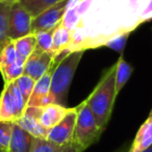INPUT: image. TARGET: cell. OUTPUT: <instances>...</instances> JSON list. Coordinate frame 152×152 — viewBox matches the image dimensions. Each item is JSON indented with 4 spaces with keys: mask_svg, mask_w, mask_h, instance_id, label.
Instances as JSON below:
<instances>
[{
    "mask_svg": "<svg viewBox=\"0 0 152 152\" xmlns=\"http://www.w3.org/2000/svg\"><path fill=\"white\" fill-rule=\"evenodd\" d=\"M7 1H16V0H0V2H7Z\"/></svg>",
    "mask_w": 152,
    "mask_h": 152,
    "instance_id": "30",
    "label": "cell"
},
{
    "mask_svg": "<svg viewBox=\"0 0 152 152\" xmlns=\"http://www.w3.org/2000/svg\"><path fill=\"white\" fill-rule=\"evenodd\" d=\"M15 123L34 137L46 140L48 130L45 129L39 122L38 107H26L24 115Z\"/></svg>",
    "mask_w": 152,
    "mask_h": 152,
    "instance_id": "12",
    "label": "cell"
},
{
    "mask_svg": "<svg viewBox=\"0 0 152 152\" xmlns=\"http://www.w3.org/2000/svg\"><path fill=\"white\" fill-rule=\"evenodd\" d=\"M52 42H53V54L57 51L68 48L70 42H71V31L64 27L61 24H58L53 29L52 34Z\"/></svg>",
    "mask_w": 152,
    "mask_h": 152,
    "instance_id": "19",
    "label": "cell"
},
{
    "mask_svg": "<svg viewBox=\"0 0 152 152\" xmlns=\"http://www.w3.org/2000/svg\"><path fill=\"white\" fill-rule=\"evenodd\" d=\"M68 0H61L53 7L41 13L39 16L32 18L31 30L32 34L37 31H45V30H53L61 20L66 13V5Z\"/></svg>",
    "mask_w": 152,
    "mask_h": 152,
    "instance_id": "8",
    "label": "cell"
},
{
    "mask_svg": "<svg viewBox=\"0 0 152 152\" xmlns=\"http://www.w3.org/2000/svg\"><path fill=\"white\" fill-rule=\"evenodd\" d=\"M32 16L16 0L11 7L9 17L7 36L11 41L32 34L31 30Z\"/></svg>",
    "mask_w": 152,
    "mask_h": 152,
    "instance_id": "6",
    "label": "cell"
},
{
    "mask_svg": "<svg viewBox=\"0 0 152 152\" xmlns=\"http://www.w3.org/2000/svg\"><path fill=\"white\" fill-rule=\"evenodd\" d=\"M61 152H83V150L81 149L77 144H75L73 141H72L70 144L64 146Z\"/></svg>",
    "mask_w": 152,
    "mask_h": 152,
    "instance_id": "28",
    "label": "cell"
},
{
    "mask_svg": "<svg viewBox=\"0 0 152 152\" xmlns=\"http://www.w3.org/2000/svg\"><path fill=\"white\" fill-rule=\"evenodd\" d=\"M64 147L57 146L45 139H34L30 152H61Z\"/></svg>",
    "mask_w": 152,
    "mask_h": 152,
    "instance_id": "24",
    "label": "cell"
},
{
    "mask_svg": "<svg viewBox=\"0 0 152 152\" xmlns=\"http://www.w3.org/2000/svg\"><path fill=\"white\" fill-rule=\"evenodd\" d=\"M133 72V68L130 64H128L124 58L123 55L119 57L118 61L116 63V75H115V83H116V95L122 91L124 86L130 78L131 74Z\"/></svg>",
    "mask_w": 152,
    "mask_h": 152,
    "instance_id": "16",
    "label": "cell"
},
{
    "mask_svg": "<svg viewBox=\"0 0 152 152\" xmlns=\"http://www.w3.org/2000/svg\"><path fill=\"white\" fill-rule=\"evenodd\" d=\"M152 19V0H149L147 7H146L145 11L143 12L142 15V23L148 22Z\"/></svg>",
    "mask_w": 152,
    "mask_h": 152,
    "instance_id": "27",
    "label": "cell"
},
{
    "mask_svg": "<svg viewBox=\"0 0 152 152\" xmlns=\"http://www.w3.org/2000/svg\"><path fill=\"white\" fill-rule=\"evenodd\" d=\"M129 34H118V36L114 37L113 39H110L107 43H106L104 46L108 47V48H112L113 50L117 51L120 54H122L124 48L126 46L127 43V39H128Z\"/></svg>",
    "mask_w": 152,
    "mask_h": 152,
    "instance_id": "26",
    "label": "cell"
},
{
    "mask_svg": "<svg viewBox=\"0 0 152 152\" xmlns=\"http://www.w3.org/2000/svg\"><path fill=\"white\" fill-rule=\"evenodd\" d=\"M34 139V137L31 134L14 123L7 152H30Z\"/></svg>",
    "mask_w": 152,
    "mask_h": 152,
    "instance_id": "14",
    "label": "cell"
},
{
    "mask_svg": "<svg viewBox=\"0 0 152 152\" xmlns=\"http://www.w3.org/2000/svg\"><path fill=\"white\" fill-rule=\"evenodd\" d=\"M53 69L54 68L51 67L45 75L36 81L32 93L27 101V107H43L48 104H52L50 97V85Z\"/></svg>",
    "mask_w": 152,
    "mask_h": 152,
    "instance_id": "10",
    "label": "cell"
},
{
    "mask_svg": "<svg viewBox=\"0 0 152 152\" xmlns=\"http://www.w3.org/2000/svg\"><path fill=\"white\" fill-rule=\"evenodd\" d=\"M72 107L59 104H48L43 107H38V120L45 129L49 130L59 123Z\"/></svg>",
    "mask_w": 152,
    "mask_h": 152,
    "instance_id": "11",
    "label": "cell"
},
{
    "mask_svg": "<svg viewBox=\"0 0 152 152\" xmlns=\"http://www.w3.org/2000/svg\"><path fill=\"white\" fill-rule=\"evenodd\" d=\"M83 52L85 51H75L70 53L56 67H54L51 74L50 85V97L52 103L67 106L70 86Z\"/></svg>",
    "mask_w": 152,
    "mask_h": 152,
    "instance_id": "3",
    "label": "cell"
},
{
    "mask_svg": "<svg viewBox=\"0 0 152 152\" xmlns=\"http://www.w3.org/2000/svg\"><path fill=\"white\" fill-rule=\"evenodd\" d=\"M116 64L103 73L92 94L86 99L88 106L94 115L101 129H105L110 119L116 101Z\"/></svg>",
    "mask_w": 152,
    "mask_h": 152,
    "instance_id": "2",
    "label": "cell"
},
{
    "mask_svg": "<svg viewBox=\"0 0 152 152\" xmlns=\"http://www.w3.org/2000/svg\"><path fill=\"white\" fill-rule=\"evenodd\" d=\"M143 152H152V146L150 148H148V149H146L145 151H143Z\"/></svg>",
    "mask_w": 152,
    "mask_h": 152,
    "instance_id": "29",
    "label": "cell"
},
{
    "mask_svg": "<svg viewBox=\"0 0 152 152\" xmlns=\"http://www.w3.org/2000/svg\"><path fill=\"white\" fill-rule=\"evenodd\" d=\"M15 83L19 89L21 95L23 96L24 101L26 102V105H27V101L32 93V90H34V85H36V80L30 78L29 76L23 74V75L20 76L19 78L16 79Z\"/></svg>",
    "mask_w": 152,
    "mask_h": 152,
    "instance_id": "22",
    "label": "cell"
},
{
    "mask_svg": "<svg viewBox=\"0 0 152 152\" xmlns=\"http://www.w3.org/2000/svg\"><path fill=\"white\" fill-rule=\"evenodd\" d=\"M149 0H81L66 10L63 23L71 31V52L104 46L118 34H131L142 23Z\"/></svg>",
    "mask_w": 152,
    "mask_h": 152,
    "instance_id": "1",
    "label": "cell"
},
{
    "mask_svg": "<svg viewBox=\"0 0 152 152\" xmlns=\"http://www.w3.org/2000/svg\"><path fill=\"white\" fill-rule=\"evenodd\" d=\"M14 122L0 121V148L7 152L11 142Z\"/></svg>",
    "mask_w": 152,
    "mask_h": 152,
    "instance_id": "25",
    "label": "cell"
},
{
    "mask_svg": "<svg viewBox=\"0 0 152 152\" xmlns=\"http://www.w3.org/2000/svg\"><path fill=\"white\" fill-rule=\"evenodd\" d=\"M102 132L103 129L99 127L95 117L85 100L77 106L73 142L85 151L100 139Z\"/></svg>",
    "mask_w": 152,
    "mask_h": 152,
    "instance_id": "4",
    "label": "cell"
},
{
    "mask_svg": "<svg viewBox=\"0 0 152 152\" xmlns=\"http://www.w3.org/2000/svg\"><path fill=\"white\" fill-rule=\"evenodd\" d=\"M27 107L15 81L4 83L0 95V121L17 122Z\"/></svg>",
    "mask_w": 152,
    "mask_h": 152,
    "instance_id": "5",
    "label": "cell"
},
{
    "mask_svg": "<svg viewBox=\"0 0 152 152\" xmlns=\"http://www.w3.org/2000/svg\"><path fill=\"white\" fill-rule=\"evenodd\" d=\"M23 72H24V65L23 64H20L19 61L10 66V67H7L4 69L0 70V73L2 75L4 83H10L15 81L17 78H19L20 76L23 75Z\"/></svg>",
    "mask_w": 152,
    "mask_h": 152,
    "instance_id": "23",
    "label": "cell"
},
{
    "mask_svg": "<svg viewBox=\"0 0 152 152\" xmlns=\"http://www.w3.org/2000/svg\"><path fill=\"white\" fill-rule=\"evenodd\" d=\"M18 61L17 52L13 41H10L0 52V70L14 65Z\"/></svg>",
    "mask_w": 152,
    "mask_h": 152,
    "instance_id": "20",
    "label": "cell"
},
{
    "mask_svg": "<svg viewBox=\"0 0 152 152\" xmlns=\"http://www.w3.org/2000/svg\"><path fill=\"white\" fill-rule=\"evenodd\" d=\"M15 1L0 2V52L3 47L10 42L7 36V27H9V17L11 7Z\"/></svg>",
    "mask_w": 152,
    "mask_h": 152,
    "instance_id": "17",
    "label": "cell"
},
{
    "mask_svg": "<svg viewBox=\"0 0 152 152\" xmlns=\"http://www.w3.org/2000/svg\"><path fill=\"white\" fill-rule=\"evenodd\" d=\"M76 117H77V106L72 107L61 122L49 129L46 137L47 141L61 147L71 143L74 137Z\"/></svg>",
    "mask_w": 152,
    "mask_h": 152,
    "instance_id": "7",
    "label": "cell"
},
{
    "mask_svg": "<svg viewBox=\"0 0 152 152\" xmlns=\"http://www.w3.org/2000/svg\"><path fill=\"white\" fill-rule=\"evenodd\" d=\"M53 55L50 53L44 52L40 49L36 50L30 54L24 64V75L29 76L34 80H39L43 75L50 70L52 65Z\"/></svg>",
    "mask_w": 152,
    "mask_h": 152,
    "instance_id": "9",
    "label": "cell"
},
{
    "mask_svg": "<svg viewBox=\"0 0 152 152\" xmlns=\"http://www.w3.org/2000/svg\"><path fill=\"white\" fill-rule=\"evenodd\" d=\"M15 45L16 52H17L18 61L20 64H25L26 59L30 56L37 48V40L34 34H30L23 38H20L16 41H13Z\"/></svg>",
    "mask_w": 152,
    "mask_h": 152,
    "instance_id": "15",
    "label": "cell"
},
{
    "mask_svg": "<svg viewBox=\"0 0 152 152\" xmlns=\"http://www.w3.org/2000/svg\"><path fill=\"white\" fill-rule=\"evenodd\" d=\"M152 146V110L140 127L128 152H143Z\"/></svg>",
    "mask_w": 152,
    "mask_h": 152,
    "instance_id": "13",
    "label": "cell"
},
{
    "mask_svg": "<svg viewBox=\"0 0 152 152\" xmlns=\"http://www.w3.org/2000/svg\"><path fill=\"white\" fill-rule=\"evenodd\" d=\"M17 1L32 16V18H34L61 0H17Z\"/></svg>",
    "mask_w": 152,
    "mask_h": 152,
    "instance_id": "18",
    "label": "cell"
},
{
    "mask_svg": "<svg viewBox=\"0 0 152 152\" xmlns=\"http://www.w3.org/2000/svg\"><path fill=\"white\" fill-rule=\"evenodd\" d=\"M37 40V48L44 52L50 53L53 55V42L52 34L53 30H45V31L34 32Z\"/></svg>",
    "mask_w": 152,
    "mask_h": 152,
    "instance_id": "21",
    "label": "cell"
},
{
    "mask_svg": "<svg viewBox=\"0 0 152 152\" xmlns=\"http://www.w3.org/2000/svg\"><path fill=\"white\" fill-rule=\"evenodd\" d=\"M0 152H7V151H4V150H2L1 148H0Z\"/></svg>",
    "mask_w": 152,
    "mask_h": 152,
    "instance_id": "31",
    "label": "cell"
}]
</instances>
